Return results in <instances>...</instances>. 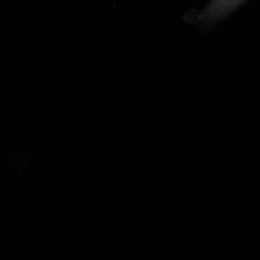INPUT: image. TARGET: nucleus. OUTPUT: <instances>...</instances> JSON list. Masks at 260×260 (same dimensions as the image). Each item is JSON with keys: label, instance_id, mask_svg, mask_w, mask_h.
Returning a JSON list of instances; mask_svg holds the SVG:
<instances>
[{"label": "nucleus", "instance_id": "f257e3e1", "mask_svg": "<svg viewBox=\"0 0 260 260\" xmlns=\"http://www.w3.org/2000/svg\"><path fill=\"white\" fill-rule=\"evenodd\" d=\"M246 0H212L198 16V21L204 24L216 23L234 11Z\"/></svg>", "mask_w": 260, "mask_h": 260}]
</instances>
